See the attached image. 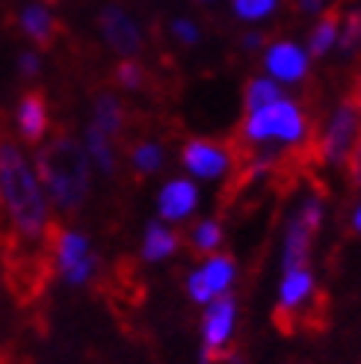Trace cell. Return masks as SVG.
<instances>
[{
	"label": "cell",
	"mask_w": 361,
	"mask_h": 364,
	"mask_svg": "<svg viewBox=\"0 0 361 364\" xmlns=\"http://www.w3.org/2000/svg\"><path fill=\"white\" fill-rule=\"evenodd\" d=\"M350 172H352V181L361 187V134H358V139H355V145H352V151H350Z\"/></svg>",
	"instance_id": "cell-28"
},
{
	"label": "cell",
	"mask_w": 361,
	"mask_h": 364,
	"mask_svg": "<svg viewBox=\"0 0 361 364\" xmlns=\"http://www.w3.org/2000/svg\"><path fill=\"white\" fill-rule=\"evenodd\" d=\"M122 122H124V110L116 95H98L95 101V110H92V124L98 131H104L107 136H116L122 131Z\"/></svg>",
	"instance_id": "cell-18"
},
{
	"label": "cell",
	"mask_w": 361,
	"mask_h": 364,
	"mask_svg": "<svg viewBox=\"0 0 361 364\" xmlns=\"http://www.w3.org/2000/svg\"><path fill=\"white\" fill-rule=\"evenodd\" d=\"M358 107H361V101H358Z\"/></svg>",
	"instance_id": "cell-32"
},
{
	"label": "cell",
	"mask_w": 361,
	"mask_h": 364,
	"mask_svg": "<svg viewBox=\"0 0 361 364\" xmlns=\"http://www.w3.org/2000/svg\"><path fill=\"white\" fill-rule=\"evenodd\" d=\"M36 175L42 181L48 202L60 210H77L89 193V157L71 136H57L36 154Z\"/></svg>",
	"instance_id": "cell-2"
},
{
	"label": "cell",
	"mask_w": 361,
	"mask_h": 364,
	"mask_svg": "<svg viewBox=\"0 0 361 364\" xmlns=\"http://www.w3.org/2000/svg\"><path fill=\"white\" fill-rule=\"evenodd\" d=\"M335 39H338V15L329 12V15L314 27V33H311V53H314V57L326 53V50L335 45Z\"/></svg>",
	"instance_id": "cell-21"
},
{
	"label": "cell",
	"mask_w": 361,
	"mask_h": 364,
	"mask_svg": "<svg viewBox=\"0 0 361 364\" xmlns=\"http://www.w3.org/2000/svg\"><path fill=\"white\" fill-rule=\"evenodd\" d=\"M234 299L228 296H216L210 299V308L202 320V335H205V353H216L222 350L231 332H234Z\"/></svg>",
	"instance_id": "cell-11"
},
{
	"label": "cell",
	"mask_w": 361,
	"mask_h": 364,
	"mask_svg": "<svg viewBox=\"0 0 361 364\" xmlns=\"http://www.w3.org/2000/svg\"><path fill=\"white\" fill-rule=\"evenodd\" d=\"M48 101L42 92H24L15 107V131L27 145H39L48 134Z\"/></svg>",
	"instance_id": "cell-9"
},
{
	"label": "cell",
	"mask_w": 361,
	"mask_h": 364,
	"mask_svg": "<svg viewBox=\"0 0 361 364\" xmlns=\"http://www.w3.org/2000/svg\"><path fill=\"white\" fill-rule=\"evenodd\" d=\"M178 249V237L163 225V223H151L146 228V237H142V258L157 264V261H166L169 255H175Z\"/></svg>",
	"instance_id": "cell-17"
},
{
	"label": "cell",
	"mask_w": 361,
	"mask_h": 364,
	"mask_svg": "<svg viewBox=\"0 0 361 364\" xmlns=\"http://www.w3.org/2000/svg\"><path fill=\"white\" fill-rule=\"evenodd\" d=\"M172 30L184 45H195L198 42V27L193 21H187V18H178V21L172 24Z\"/></svg>",
	"instance_id": "cell-27"
},
{
	"label": "cell",
	"mask_w": 361,
	"mask_h": 364,
	"mask_svg": "<svg viewBox=\"0 0 361 364\" xmlns=\"http://www.w3.org/2000/svg\"><path fill=\"white\" fill-rule=\"evenodd\" d=\"M142 77H146V71H142L134 60H124V63L116 68V80H119L124 89H139V86H142Z\"/></svg>",
	"instance_id": "cell-24"
},
{
	"label": "cell",
	"mask_w": 361,
	"mask_h": 364,
	"mask_svg": "<svg viewBox=\"0 0 361 364\" xmlns=\"http://www.w3.org/2000/svg\"><path fill=\"white\" fill-rule=\"evenodd\" d=\"M352 225H355V231L361 234V205H358V210H355V216H352Z\"/></svg>",
	"instance_id": "cell-30"
},
{
	"label": "cell",
	"mask_w": 361,
	"mask_h": 364,
	"mask_svg": "<svg viewBox=\"0 0 361 364\" xmlns=\"http://www.w3.org/2000/svg\"><path fill=\"white\" fill-rule=\"evenodd\" d=\"M320 216H323V205L314 196L305 198L299 205V210L293 213L291 225H287V237H284V272L305 267L308 252H311V234L320 225Z\"/></svg>",
	"instance_id": "cell-5"
},
{
	"label": "cell",
	"mask_w": 361,
	"mask_h": 364,
	"mask_svg": "<svg viewBox=\"0 0 361 364\" xmlns=\"http://www.w3.org/2000/svg\"><path fill=\"white\" fill-rule=\"evenodd\" d=\"M18 71H21L24 77H36L42 71V60L36 50H21V57H18Z\"/></svg>",
	"instance_id": "cell-26"
},
{
	"label": "cell",
	"mask_w": 361,
	"mask_h": 364,
	"mask_svg": "<svg viewBox=\"0 0 361 364\" xmlns=\"http://www.w3.org/2000/svg\"><path fill=\"white\" fill-rule=\"evenodd\" d=\"M320 4H323V0H299V6H302L305 12H314V9H320Z\"/></svg>",
	"instance_id": "cell-29"
},
{
	"label": "cell",
	"mask_w": 361,
	"mask_h": 364,
	"mask_svg": "<svg viewBox=\"0 0 361 364\" xmlns=\"http://www.w3.org/2000/svg\"><path fill=\"white\" fill-rule=\"evenodd\" d=\"M276 9V0H234V12L246 21H261Z\"/></svg>",
	"instance_id": "cell-23"
},
{
	"label": "cell",
	"mask_w": 361,
	"mask_h": 364,
	"mask_svg": "<svg viewBox=\"0 0 361 364\" xmlns=\"http://www.w3.org/2000/svg\"><path fill=\"white\" fill-rule=\"evenodd\" d=\"M314 294V276L305 267L296 269H287L284 272V282H281V294H279V308L281 314H291L299 311V308L311 299Z\"/></svg>",
	"instance_id": "cell-14"
},
{
	"label": "cell",
	"mask_w": 361,
	"mask_h": 364,
	"mask_svg": "<svg viewBox=\"0 0 361 364\" xmlns=\"http://www.w3.org/2000/svg\"><path fill=\"white\" fill-rule=\"evenodd\" d=\"M131 160H134L136 172L151 175V172H157L160 166H163V149H160L157 142H139L134 149V154H131Z\"/></svg>",
	"instance_id": "cell-20"
},
{
	"label": "cell",
	"mask_w": 361,
	"mask_h": 364,
	"mask_svg": "<svg viewBox=\"0 0 361 364\" xmlns=\"http://www.w3.org/2000/svg\"><path fill=\"white\" fill-rule=\"evenodd\" d=\"M18 24H21V33L27 36L30 42H36L39 48L50 45L53 39V30H57V21L48 9V4H27L18 15Z\"/></svg>",
	"instance_id": "cell-15"
},
{
	"label": "cell",
	"mask_w": 361,
	"mask_h": 364,
	"mask_svg": "<svg viewBox=\"0 0 361 364\" xmlns=\"http://www.w3.org/2000/svg\"><path fill=\"white\" fill-rule=\"evenodd\" d=\"M305 131H308V124H305L302 110L293 101H287L284 95L279 101H273V104L261 107V110H252L246 124H243V134L252 142L296 145V142L305 139Z\"/></svg>",
	"instance_id": "cell-3"
},
{
	"label": "cell",
	"mask_w": 361,
	"mask_h": 364,
	"mask_svg": "<svg viewBox=\"0 0 361 364\" xmlns=\"http://www.w3.org/2000/svg\"><path fill=\"white\" fill-rule=\"evenodd\" d=\"M246 45L249 48H258L261 45V36H246Z\"/></svg>",
	"instance_id": "cell-31"
},
{
	"label": "cell",
	"mask_w": 361,
	"mask_h": 364,
	"mask_svg": "<svg viewBox=\"0 0 361 364\" xmlns=\"http://www.w3.org/2000/svg\"><path fill=\"white\" fill-rule=\"evenodd\" d=\"M57 269L63 282L68 284H86L95 276L98 269V258L92 255V246H89V237L80 231H63L57 237Z\"/></svg>",
	"instance_id": "cell-4"
},
{
	"label": "cell",
	"mask_w": 361,
	"mask_h": 364,
	"mask_svg": "<svg viewBox=\"0 0 361 364\" xmlns=\"http://www.w3.org/2000/svg\"><path fill=\"white\" fill-rule=\"evenodd\" d=\"M83 151L89 157V163L104 172V175H113L116 169V151H113V136H107L104 131H98L95 124L86 127V136H83Z\"/></svg>",
	"instance_id": "cell-16"
},
{
	"label": "cell",
	"mask_w": 361,
	"mask_h": 364,
	"mask_svg": "<svg viewBox=\"0 0 361 364\" xmlns=\"http://www.w3.org/2000/svg\"><path fill=\"white\" fill-rule=\"evenodd\" d=\"M234 261L225 258V255H216V258H208V264L202 269H195L187 279V290L195 302H210L216 296H222L225 290L234 282Z\"/></svg>",
	"instance_id": "cell-7"
},
{
	"label": "cell",
	"mask_w": 361,
	"mask_h": 364,
	"mask_svg": "<svg viewBox=\"0 0 361 364\" xmlns=\"http://www.w3.org/2000/svg\"><path fill=\"white\" fill-rule=\"evenodd\" d=\"M220 243H222V228H220V223L208 220V223H198V225L193 228V246H195L198 252H213Z\"/></svg>",
	"instance_id": "cell-22"
},
{
	"label": "cell",
	"mask_w": 361,
	"mask_h": 364,
	"mask_svg": "<svg viewBox=\"0 0 361 364\" xmlns=\"http://www.w3.org/2000/svg\"><path fill=\"white\" fill-rule=\"evenodd\" d=\"M195 205H198V193H195V187L190 184V181H184V178L169 181V184L160 190V196H157L160 216H163V220H172V223L187 220V216L195 210Z\"/></svg>",
	"instance_id": "cell-13"
},
{
	"label": "cell",
	"mask_w": 361,
	"mask_h": 364,
	"mask_svg": "<svg viewBox=\"0 0 361 364\" xmlns=\"http://www.w3.org/2000/svg\"><path fill=\"white\" fill-rule=\"evenodd\" d=\"M281 98V89L276 80H269V77H255L249 86H246V110H261V107L266 104H273Z\"/></svg>",
	"instance_id": "cell-19"
},
{
	"label": "cell",
	"mask_w": 361,
	"mask_h": 364,
	"mask_svg": "<svg viewBox=\"0 0 361 364\" xmlns=\"http://www.w3.org/2000/svg\"><path fill=\"white\" fill-rule=\"evenodd\" d=\"M180 157H184V166L198 178H222L231 166L228 151L210 139H190Z\"/></svg>",
	"instance_id": "cell-10"
},
{
	"label": "cell",
	"mask_w": 361,
	"mask_h": 364,
	"mask_svg": "<svg viewBox=\"0 0 361 364\" xmlns=\"http://www.w3.org/2000/svg\"><path fill=\"white\" fill-rule=\"evenodd\" d=\"M361 134V119H358V107L355 104H344L340 110L332 116V122L326 124V131L320 136L317 151L326 163H340L347 160L352 145Z\"/></svg>",
	"instance_id": "cell-6"
},
{
	"label": "cell",
	"mask_w": 361,
	"mask_h": 364,
	"mask_svg": "<svg viewBox=\"0 0 361 364\" xmlns=\"http://www.w3.org/2000/svg\"><path fill=\"white\" fill-rule=\"evenodd\" d=\"M264 63H266V71L273 77L293 83V80H302L305 71H308V53L293 42H279V45H273L266 50Z\"/></svg>",
	"instance_id": "cell-12"
},
{
	"label": "cell",
	"mask_w": 361,
	"mask_h": 364,
	"mask_svg": "<svg viewBox=\"0 0 361 364\" xmlns=\"http://www.w3.org/2000/svg\"><path fill=\"white\" fill-rule=\"evenodd\" d=\"M101 33H104V42L116 53H122V57H134L142 48V33L136 21L119 6H107L101 12Z\"/></svg>",
	"instance_id": "cell-8"
},
{
	"label": "cell",
	"mask_w": 361,
	"mask_h": 364,
	"mask_svg": "<svg viewBox=\"0 0 361 364\" xmlns=\"http://www.w3.org/2000/svg\"><path fill=\"white\" fill-rule=\"evenodd\" d=\"M340 45H344V50H347V53H352V50L361 45V6L350 15L347 30L340 33Z\"/></svg>",
	"instance_id": "cell-25"
},
{
	"label": "cell",
	"mask_w": 361,
	"mask_h": 364,
	"mask_svg": "<svg viewBox=\"0 0 361 364\" xmlns=\"http://www.w3.org/2000/svg\"><path fill=\"white\" fill-rule=\"evenodd\" d=\"M0 208L12 228L27 240H39L48 228V196L30 157L18 142L0 134Z\"/></svg>",
	"instance_id": "cell-1"
}]
</instances>
